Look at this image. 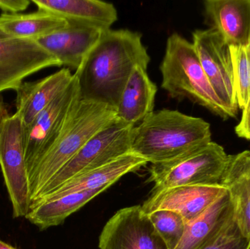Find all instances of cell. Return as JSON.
Here are the masks:
<instances>
[{"instance_id":"cell-1","label":"cell","mask_w":250,"mask_h":249,"mask_svg":"<svg viewBox=\"0 0 250 249\" xmlns=\"http://www.w3.org/2000/svg\"><path fill=\"white\" fill-rule=\"evenodd\" d=\"M150 60L139 32L129 29L104 31L96 45L75 71L81 99L117 108L122 92L135 67L148 69Z\"/></svg>"},{"instance_id":"cell-2","label":"cell","mask_w":250,"mask_h":249,"mask_svg":"<svg viewBox=\"0 0 250 249\" xmlns=\"http://www.w3.org/2000/svg\"><path fill=\"white\" fill-rule=\"evenodd\" d=\"M211 141V126L205 120L162 109L151 113L134 127L131 153L151 165L163 163Z\"/></svg>"},{"instance_id":"cell-3","label":"cell","mask_w":250,"mask_h":249,"mask_svg":"<svg viewBox=\"0 0 250 249\" xmlns=\"http://www.w3.org/2000/svg\"><path fill=\"white\" fill-rule=\"evenodd\" d=\"M160 70L162 89L170 98L189 99L223 119L236 117L237 113L223 102L211 86L192 42L179 34L167 38Z\"/></svg>"},{"instance_id":"cell-4","label":"cell","mask_w":250,"mask_h":249,"mask_svg":"<svg viewBox=\"0 0 250 249\" xmlns=\"http://www.w3.org/2000/svg\"><path fill=\"white\" fill-rule=\"evenodd\" d=\"M117 118V108L81 99L61 134L29 171L31 203L57 172L100 131Z\"/></svg>"},{"instance_id":"cell-5","label":"cell","mask_w":250,"mask_h":249,"mask_svg":"<svg viewBox=\"0 0 250 249\" xmlns=\"http://www.w3.org/2000/svg\"><path fill=\"white\" fill-rule=\"evenodd\" d=\"M229 155L211 141L207 146L169 162L152 164L149 182L154 190L182 186H221Z\"/></svg>"},{"instance_id":"cell-6","label":"cell","mask_w":250,"mask_h":249,"mask_svg":"<svg viewBox=\"0 0 250 249\" xmlns=\"http://www.w3.org/2000/svg\"><path fill=\"white\" fill-rule=\"evenodd\" d=\"M134 127L116 118L109 125L92 137L56 173L32 203L58 188L70 178L101 168L131 153Z\"/></svg>"},{"instance_id":"cell-7","label":"cell","mask_w":250,"mask_h":249,"mask_svg":"<svg viewBox=\"0 0 250 249\" xmlns=\"http://www.w3.org/2000/svg\"><path fill=\"white\" fill-rule=\"evenodd\" d=\"M81 101L77 77L33 121L23 127L25 160L28 172L51 148L74 114Z\"/></svg>"},{"instance_id":"cell-8","label":"cell","mask_w":250,"mask_h":249,"mask_svg":"<svg viewBox=\"0 0 250 249\" xmlns=\"http://www.w3.org/2000/svg\"><path fill=\"white\" fill-rule=\"evenodd\" d=\"M0 166L13 218L25 217L31 206L30 186L23 149V124L15 114L7 115L1 123Z\"/></svg>"},{"instance_id":"cell-9","label":"cell","mask_w":250,"mask_h":249,"mask_svg":"<svg viewBox=\"0 0 250 249\" xmlns=\"http://www.w3.org/2000/svg\"><path fill=\"white\" fill-rule=\"evenodd\" d=\"M61 66L36 40L14 38L0 29V94L17 90L34 73Z\"/></svg>"},{"instance_id":"cell-10","label":"cell","mask_w":250,"mask_h":249,"mask_svg":"<svg viewBox=\"0 0 250 249\" xmlns=\"http://www.w3.org/2000/svg\"><path fill=\"white\" fill-rule=\"evenodd\" d=\"M192 42L216 93L229 108L237 113L234 71L229 44L211 27L194 31Z\"/></svg>"},{"instance_id":"cell-11","label":"cell","mask_w":250,"mask_h":249,"mask_svg":"<svg viewBox=\"0 0 250 249\" xmlns=\"http://www.w3.org/2000/svg\"><path fill=\"white\" fill-rule=\"evenodd\" d=\"M100 249H169L141 206L120 209L99 238Z\"/></svg>"},{"instance_id":"cell-12","label":"cell","mask_w":250,"mask_h":249,"mask_svg":"<svg viewBox=\"0 0 250 249\" xmlns=\"http://www.w3.org/2000/svg\"><path fill=\"white\" fill-rule=\"evenodd\" d=\"M226 191L222 186H182L153 190L141 208L146 214L159 210L176 212L187 224L204 213Z\"/></svg>"},{"instance_id":"cell-13","label":"cell","mask_w":250,"mask_h":249,"mask_svg":"<svg viewBox=\"0 0 250 249\" xmlns=\"http://www.w3.org/2000/svg\"><path fill=\"white\" fill-rule=\"evenodd\" d=\"M103 32L97 28L68 23L63 29L36 41L62 66L76 71L96 45Z\"/></svg>"},{"instance_id":"cell-14","label":"cell","mask_w":250,"mask_h":249,"mask_svg":"<svg viewBox=\"0 0 250 249\" xmlns=\"http://www.w3.org/2000/svg\"><path fill=\"white\" fill-rule=\"evenodd\" d=\"M73 79L68 68H62L44 78L23 82L16 92L15 114L21 120L23 127L30 124L62 92Z\"/></svg>"},{"instance_id":"cell-15","label":"cell","mask_w":250,"mask_h":249,"mask_svg":"<svg viewBox=\"0 0 250 249\" xmlns=\"http://www.w3.org/2000/svg\"><path fill=\"white\" fill-rule=\"evenodd\" d=\"M38 10L55 15L68 23L111 29L118 19L114 4L100 0H32Z\"/></svg>"},{"instance_id":"cell-16","label":"cell","mask_w":250,"mask_h":249,"mask_svg":"<svg viewBox=\"0 0 250 249\" xmlns=\"http://www.w3.org/2000/svg\"><path fill=\"white\" fill-rule=\"evenodd\" d=\"M204 8L211 28L229 46L250 43V0H207Z\"/></svg>"},{"instance_id":"cell-17","label":"cell","mask_w":250,"mask_h":249,"mask_svg":"<svg viewBox=\"0 0 250 249\" xmlns=\"http://www.w3.org/2000/svg\"><path fill=\"white\" fill-rule=\"evenodd\" d=\"M147 163L146 161L140 156L132 153H127L104 166L70 178L42 197L64 195L80 192L107 190L122 177L138 171Z\"/></svg>"},{"instance_id":"cell-18","label":"cell","mask_w":250,"mask_h":249,"mask_svg":"<svg viewBox=\"0 0 250 249\" xmlns=\"http://www.w3.org/2000/svg\"><path fill=\"white\" fill-rule=\"evenodd\" d=\"M234 219L229 192L219 197L204 213L186 225L185 234L176 249H202L212 242Z\"/></svg>"},{"instance_id":"cell-19","label":"cell","mask_w":250,"mask_h":249,"mask_svg":"<svg viewBox=\"0 0 250 249\" xmlns=\"http://www.w3.org/2000/svg\"><path fill=\"white\" fill-rule=\"evenodd\" d=\"M157 86L150 79L147 69L135 67L122 92L117 106V118L135 126L154 112Z\"/></svg>"},{"instance_id":"cell-20","label":"cell","mask_w":250,"mask_h":249,"mask_svg":"<svg viewBox=\"0 0 250 249\" xmlns=\"http://www.w3.org/2000/svg\"><path fill=\"white\" fill-rule=\"evenodd\" d=\"M221 186L230 194L238 227L250 241V151L229 155Z\"/></svg>"},{"instance_id":"cell-21","label":"cell","mask_w":250,"mask_h":249,"mask_svg":"<svg viewBox=\"0 0 250 249\" xmlns=\"http://www.w3.org/2000/svg\"><path fill=\"white\" fill-rule=\"evenodd\" d=\"M105 190L80 192L60 196H47L32 203L26 219L41 230L58 226Z\"/></svg>"},{"instance_id":"cell-22","label":"cell","mask_w":250,"mask_h":249,"mask_svg":"<svg viewBox=\"0 0 250 249\" xmlns=\"http://www.w3.org/2000/svg\"><path fill=\"white\" fill-rule=\"evenodd\" d=\"M68 25L55 15L38 10L34 13L0 15V29L10 36L38 40Z\"/></svg>"},{"instance_id":"cell-23","label":"cell","mask_w":250,"mask_h":249,"mask_svg":"<svg viewBox=\"0 0 250 249\" xmlns=\"http://www.w3.org/2000/svg\"><path fill=\"white\" fill-rule=\"evenodd\" d=\"M234 71L238 108L242 111L240 121L250 117V43L230 46Z\"/></svg>"},{"instance_id":"cell-24","label":"cell","mask_w":250,"mask_h":249,"mask_svg":"<svg viewBox=\"0 0 250 249\" xmlns=\"http://www.w3.org/2000/svg\"><path fill=\"white\" fill-rule=\"evenodd\" d=\"M147 215L168 249L177 248L186 229L187 224L183 217L167 210L155 211Z\"/></svg>"},{"instance_id":"cell-25","label":"cell","mask_w":250,"mask_h":249,"mask_svg":"<svg viewBox=\"0 0 250 249\" xmlns=\"http://www.w3.org/2000/svg\"><path fill=\"white\" fill-rule=\"evenodd\" d=\"M202 249H250V241L244 236L233 219L212 242Z\"/></svg>"},{"instance_id":"cell-26","label":"cell","mask_w":250,"mask_h":249,"mask_svg":"<svg viewBox=\"0 0 250 249\" xmlns=\"http://www.w3.org/2000/svg\"><path fill=\"white\" fill-rule=\"evenodd\" d=\"M28 0H0V10L6 14H17L29 7Z\"/></svg>"},{"instance_id":"cell-27","label":"cell","mask_w":250,"mask_h":249,"mask_svg":"<svg viewBox=\"0 0 250 249\" xmlns=\"http://www.w3.org/2000/svg\"><path fill=\"white\" fill-rule=\"evenodd\" d=\"M235 130L239 137L250 140V117L245 121H239Z\"/></svg>"},{"instance_id":"cell-28","label":"cell","mask_w":250,"mask_h":249,"mask_svg":"<svg viewBox=\"0 0 250 249\" xmlns=\"http://www.w3.org/2000/svg\"><path fill=\"white\" fill-rule=\"evenodd\" d=\"M9 115L8 111H7V105L4 103L3 100L2 96L0 94V129H1V123L5 117Z\"/></svg>"},{"instance_id":"cell-29","label":"cell","mask_w":250,"mask_h":249,"mask_svg":"<svg viewBox=\"0 0 250 249\" xmlns=\"http://www.w3.org/2000/svg\"><path fill=\"white\" fill-rule=\"evenodd\" d=\"M0 249H17L0 240Z\"/></svg>"}]
</instances>
